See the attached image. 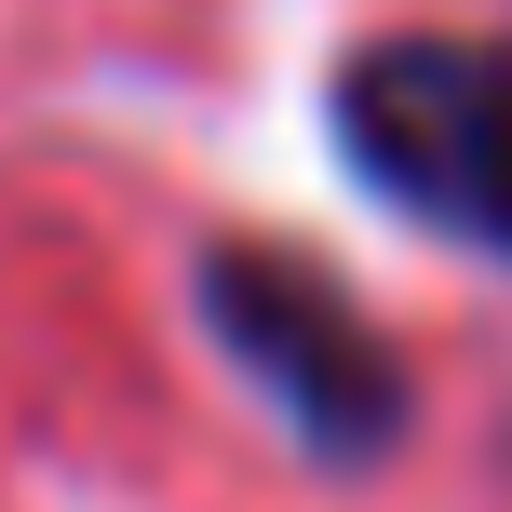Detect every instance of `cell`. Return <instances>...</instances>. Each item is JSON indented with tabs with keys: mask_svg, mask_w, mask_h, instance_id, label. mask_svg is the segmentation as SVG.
<instances>
[{
	"mask_svg": "<svg viewBox=\"0 0 512 512\" xmlns=\"http://www.w3.org/2000/svg\"><path fill=\"white\" fill-rule=\"evenodd\" d=\"M337 149L378 203L512 270V41H364L337 68Z\"/></svg>",
	"mask_w": 512,
	"mask_h": 512,
	"instance_id": "1",
	"label": "cell"
},
{
	"mask_svg": "<svg viewBox=\"0 0 512 512\" xmlns=\"http://www.w3.org/2000/svg\"><path fill=\"white\" fill-rule=\"evenodd\" d=\"M203 324H216V351L270 391V418L310 459H378V445L405 432V364L378 351V324H364L324 270H297V256H270V243H216L203 256Z\"/></svg>",
	"mask_w": 512,
	"mask_h": 512,
	"instance_id": "2",
	"label": "cell"
}]
</instances>
